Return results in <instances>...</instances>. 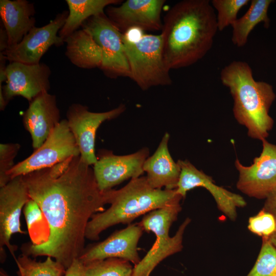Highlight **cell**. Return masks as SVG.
<instances>
[{"label":"cell","instance_id":"cell-28","mask_svg":"<svg viewBox=\"0 0 276 276\" xmlns=\"http://www.w3.org/2000/svg\"><path fill=\"white\" fill-rule=\"evenodd\" d=\"M248 0H213L211 3L217 11L216 16L218 30L222 31L232 26L237 19L239 10L249 3Z\"/></svg>","mask_w":276,"mask_h":276},{"label":"cell","instance_id":"cell-27","mask_svg":"<svg viewBox=\"0 0 276 276\" xmlns=\"http://www.w3.org/2000/svg\"><path fill=\"white\" fill-rule=\"evenodd\" d=\"M246 276H276V248L268 239L262 238L257 259Z\"/></svg>","mask_w":276,"mask_h":276},{"label":"cell","instance_id":"cell-24","mask_svg":"<svg viewBox=\"0 0 276 276\" xmlns=\"http://www.w3.org/2000/svg\"><path fill=\"white\" fill-rule=\"evenodd\" d=\"M15 261L18 276H63L65 268L50 257L43 261H37L22 254Z\"/></svg>","mask_w":276,"mask_h":276},{"label":"cell","instance_id":"cell-36","mask_svg":"<svg viewBox=\"0 0 276 276\" xmlns=\"http://www.w3.org/2000/svg\"><path fill=\"white\" fill-rule=\"evenodd\" d=\"M0 276H10L3 268L0 269Z\"/></svg>","mask_w":276,"mask_h":276},{"label":"cell","instance_id":"cell-6","mask_svg":"<svg viewBox=\"0 0 276 276\" xmlns=\"http://www.w3.org/2000/svg\"><path fill=\"white\" fill-rule=\"evenodd\" d=\"M123 41L129 64L130 76L139 86L146 90L157 86L171 84L170 70L166 66L163 52L161 34H143L132 39L126 32Z\"/></svg>","mask_w":276,"mask_h":276},{"label":"cell","instance_id":"cell-29","mask_svg":"<svg viewBox=\"0 0 276 276\" xmlns=\"http://www.w3.org/2000/svg\"><path fill=\"white\" fill-rule=\"evenodd\" d=\"M247 227L253 234L268 239L276 229V220L271 213L262 209L249 218Z\"/></svg>","mask_w":276,"mask_h":276},{"label":"cell","instance_id":"cell-14","mask_svg":"<svg viewBox=\"0 0 276 276\" xmlns=\"http://www.w3.org/2000/svg\"><path fill=\"white\" fill-rule=\"evenodd\" d=\"M177 163L181 170L175 189L177 194L183 198L190 190L196 187L204 188L212 195L222 213L232 221L236 219L237 208L246 205L242 196L216 185L211 176L197 169L189 160H178Z\"/></svg>","mask_w":276,"mask_h":276},{"label":"cell","instance_id":"cell-10","mask_svg":"<svg viewBox=\"0 0 276 276\" xmlns=\"http://www.w3.org/2000/svg\"><path fill=\"white\" fill-rule=\"evenodd\" d=\"M125 110V106L120 104L107 111L95 112L81 104L71 105L66 112V121L80 151L82 160L89 166L97 161L95 151V138L97 129L107 120L117 118Z\"/></svg>","mask_w":276,"mask_h":276},{"label":"cell","instance_id":"cell-12","mask_svg":"<svg viewBox=\"0 0 276 276\" xmlns=\"http://www.w3.org/2000/svg\"><path fill=\"white\" fill-rule=\"evenodd\" d=\"M165 0H127L120 5H111L105 14L111 23L124 34L131 29L162 30L161 13Z\"/></svg>","mask_w":276,"mask_h":276},{"label":"cell","instance_id":"cell-33","mask_svg":"<svg viewBox=\"0 0 276 276\" xmlns=\"http://www.w3.org/2000/svg\"><path fill=\"white\" fill-rule=\"evenodd\" d=\"M8 48V37L6 31L1 26L0 29V52H3Z\"/></svg>","mask_w":276,"mask_h":276},{"label":"cell","instance_id":"cell-11","mask_svg":"<svg viewBox=\"0 0 276 276\" xmlns=\"http://www.w3.org/2000/svg\"><path fill=\"white\" fill-rule=\"evenodd\" d=\"M68 14V11H63L49 24L40 27H34L19 43L0 53L9 62L39 63L41 58L50 47H60L65 43L59 37V32Z\"/></svg>","mask_w":276,"mask_h":276},{"label":"cell","instance_id":"cell-2","mask_svg":"<svg viewBox=\"0 0 276 276\" xmlns=\"http://www.w3.org/2000/svg\"><path fill=\"white\" fill-rule=\"evenodd\" d=\"M161 35L164 61L170 71L190 66L211 49L218 30L216 15L208 0H183L164 18Z\"/></svg>","mask_w":276,"mask_h":276},{"label":"cell","instance_id":"cell-26","mask_svg":"<svg viewBox=\"0 0 276 276\" xmlns=\"http://www.w3.org/2000/svg\"><path fill=\"white\" fill-rule=\"evenodd\" d=\"M85 276H132L130 262L120 258H111L84 263Z\"/></svg>","mask_w":276,"mask_h":276},{"label":"cell","instance_id":"cell-18","mask_svg":"<svg viewBox=\"0 0 276 276\" xmlns=\"http://www.w3.org/2000/svg\"><path fill=\"white\" fill-rule=\"evenodd\" d=\"M55 95L48 93L35 98L24 113L22 123L31 135L34 150L39 148L61 120Z\"/></svg>","mask_w":276,"mask_h":276},{"label":"cell","instance_id":"cell-8","mask_svg":"<svg viewBox=\"0 0 276 276\" xmlns=\"http://www.w3.org/2000/svg\"><path fill=\"white\" fill-rule=\"evenodd\" d=\"M81 28L86 31L101 48L103 58L101 70L105 76L112 79L130 78L123 34L111 23L105 13L90 17Z\"/></svg>","mask_w":276,"mask_h":276},{"label":"cell","instance_id":"cell-31","mask_svg":"<svg viewBox=\"0 0 276 276\" xmlns=\"http://www.w3.org/2000/svg\"><path fill=\"white\" fill-rule=\"evenodd\" d=\"M63 276H85L84 263L79 258L75 259Z\"/></svg>","mask_w":276,"mask_h":276},{"label":"cell","instance_id":"cell-9","mask_svg":"<svg viewBox=\"0 0 276 276\" xmlns=\"http://www.w3.org/2000/svg\"><path fill=\"white\" fill-rule=\"evenodd\" d=\"M262 150L252 164L244 166L236 158L235 166L239 172L237 188L247 196L265 199L276 189V145L266 139L262 141Z\"/></svg>","mask_w":276,"mask_h":276},{"label":"cell","instance_id":"cell-19","mask_svg":"<svg viewBox=\"0 0 276 276\" xmlns=\"http://www.w3.org/2000/svg\"><path fill=\"white\" fill-rule=\"evenodd\" d=\"M35 14L34 4L28 1H0V16L8 37V49L19 43L35 27Z\"/></svg>","mask_w":276,"mask_h":276},{"label":"cell","instance_id":"cell-22","mask_svg":"<svg viewBox=\"0 0 276 276\" xmlns=\"http://www.w3.org/2000/svg\"><path fill=\"white\" fill-rule=\"evenodd\" d=\"M68 14L66 21L59 32V36L65 40L81 27L90 17L104 13L105 8L122 3L120 0H66Z\"/></svg>","mask_w":276,"mask_h":276},{"label":"cell","instance_id":"cell-3","mask_svg":"<svg viewBox=\"0 0 276 276\" xmlns=\"http://www.w3.org/2000/svg\"><path fill=\"white\" fill-rule=\"evenodd\" d=\"M222 84L228 87L234 100L233 114L254 139H266L274 120L269 115L276 95L273 87L255 80L252 70L244 61H234L220 72Z\"/></svg>","mask_w":276,"mask_h":276},{"label":"cell","instance_id":"cell-1","mask_svg":"<svg viewBox=\"0 0 276 276\" xmlns=\"http://www.w3.org/2000/svg\"><path fill=\"white\" fill-rule=\"evenodd\" d=\"M90 166L79 155L23 176L29 197L41 209L49 233L42 243L22 245V254L50 257L66 269L81 256L89 221L108 204L107 190H100Z\"/></svg>","mask_w":276,"mask_h":276},{"label":"cell","instance_id":"cell-21","mask_svg":"<svg viewBox=\"0 0 276 276\" xmlns=\"http://www.w3.org/2000/svg\"><path fill=\"white\" fill-rule=\"evenodd\" d=\"M65 55L76 66L86 69H101L103 58L102 50L92 36L82 28L66 38Z\"/></svg>","mask_w":276,"mask_h":276},{"label":"cell","instance_id":"cell-32","mask_svg":"<svg viewBox=\"0 0 276 276\" xmlns=\"http://www.w3.org/2000/svg\"><path fill=\"white\" fill-rule=\"evenodd\" d=\"M262 209L271 213L276 220V189L265 198Z\"/></svg>","mask_w":276,"mask_h":276},{"label":"cell","instance_id":"cell-30","mask_svg":"<svg viewBox=\"0 0 276 276\" xmlns=\"http://www.w3.org/2000/svg\"><path fill=\"white\" fill-rule=\"evenodd\" d=\"M20 147L18 143L0 144V188L10 181L7 173L14 166V159Z\"/></svg>","mask_w":276,"mask_h":276},{"label":"cell","instance_id":"cell-17","mask_svg":"<svg viewBox=\"0 0 276 276\" xmlns=\"http://www.w3.org/2000/svg\"><path fill=\"white\" fill-rule=\"evenodd\" d=\"M144 229L139 223L129 224L105 240L84 249L79 258L83 263L116 258L137 265L141 261L137 244Z\"/></svg>","mask_w":276,"mask_h":276},{"label":"cell","instance_id":"cell-7","mask_svg":"<svg viewBox=\"0 0 276 276\" xmlns=\"http://www.w3.org/2000/svg\"><path fill=\"white\" fill-rule=\"evenodd\" d=\"M80 155L76 140L66 119L61 120L42 145L8 172L10 181L35 171L50 168L65 160Z\"/></svg>","mask_w":276,"mask_h":276},{"label":"cell","instance_id":"cell-34","mask_svg":"<svg viewBox=\"0 0 276 276\" xmlns=\"http://www.w3.org/2000/svg\"><path fill=\"white\" fill-rule=\"evenodd\" d=\"M7 105V103L5 99V98L3 94L2 84H0V109L1 110H3L5 108Z\"/></svg>","mask_w":276,"mask_h":276},{"label":"cell","instance_id":"cell-13","mask_svg":"<svg viewBox=\"0 0 276 276\" xmlns=\"http://www.w3.org/2000/svg\"><path fill=\"white\" fill-rule=\"evenodd\" d=\"M51 74L50 67L44 63L9 62L6 67V84L2 86L7 103L16 96L22 97L30 103L39 95L48 93Z\"/></svg>","mask_w":276,"mask_h":276},{"label":"cell","instance_id":"cell-25","mask_svg":"<svg viewBox=\"0 0 276 276\" xmlns=\"http://www.w3.org/2000/svg\"><path fill=\"white\" fill-rule=\"evenodd\" d=\"M28 230L33 244L45 242L49 236V228L43 214L38 205L30 198L23 209Z\"/></svg>","mask_w":276,"mask_h":276},{"label":"cell","instance_id":"cell-4","mask_svg":"<svg viewBox=\"0 0 276 276\" xmlns=\"http://www.w3.org/2000/svg\"><path fill=\"white\" fill-rule=\"evenodd\" d=\"M108 194L110 206L92 216L86 227V239L98 240L100 234L108 227L119 223L129 224L141 215L183 198L175 189L153 188L146 176L132 178L120 189L108 190Z\"/></svg>","mask_w":276,"mask_h":276},{"label":"cell","instance_id":"cell-35","mask_svg":"<svg viewBox=\"0 0 276 276\" xmlns=\"http://www.w3.org/2000/svg\"><path fill=\"white\" fill-rule=\"evenodd\" d=\"M268 240L270 243L276 248V229L269 237Z\"/></svg>","mask_w":276,"mask_h":276},{"label":"cell","instance_id":"cell-20","mask_svg":"<svg viewBox=\"0 0 276 276\" xmlns=\"http://www.w3.org/2000/svg\"><path fill=\"white\" fill-rule=\"evenodd\" d=\"M170 135L166 132L156 150L145 160L143 169L150 185L155 189L175 190L180 174V167L173 159L168 149Z\"/></svg>","mask_w":276,"mask_h":276},{"label":"cell","instance_id":"cell-23","mask_svg":"<svg viewBox=\"0 0 276 276\" xmlns=\"http://www.w3.org/2000/svg\"><path fill=\"white\" fill-rule=\"evenodd\" d=\"M272 0H252L247 12L231 26L233 28L232 41L238 47L246 43L248 36L255 27L263 22L265 28L270 27V20L267 12Z\"/></svg>","mask_w":276,"mask_h":276},{"label":"cell","instance_id":"cell-16","mask_svg":"<svg viewBox=\"0 0 276 276\" xmlns=\"http://www.w3.org/2000/svg\"><path fill=\"white\" fill-rule=\"evenodd\" d=\"M149 154L146 147L125 155H116L108 151L99 154L93 170L100 190H109L128 178L140 177Z\"/></svg>","mask_w":276,"mask_h":276},{"label":"cell","instance_id":"cell-15","mask_svg":"<svg viewBox=\"0 0 276 276\" xmlns=\"http://www.w3.org/2000/svg\"><path fill=\"white\" fill-rule=\"evenodd\" d=\"M30 199L23 176L12 179L0 189V249L6 246L14 258L17 246L11 244L12 236L24 234L20 218L22 209Z\"/></svg>","mask_w":276,"mask_h":276},{"label":"cell","instance_id":"cell-5","mask_svg":"<svg viewBox=\"0 0 276 276\" xmlns=\"http://www.w3.org/2000/svg\"><path fill=\"white\" fill-rule=\"evenodd\" d=\"M181 210L180 201H177L144 216L139 224L144 231L153 232L156 239L144 257L133 266L132 276H150L160 262L182 249L184 232L191 219L188 217L184 220L174 236L169 235L170 227Z\"/></svg>","mask_w":276,"mask_h":276}]
</instances>
